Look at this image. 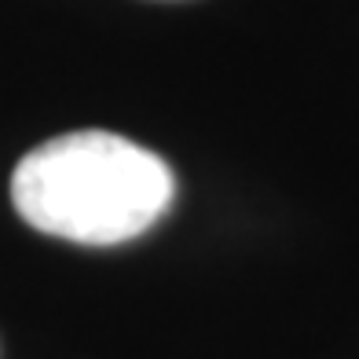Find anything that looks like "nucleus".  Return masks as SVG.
I'll use <instances>...</instances> for the list:
<instances>
[{
	"label": "nucleus",
	"instance_id": "1",
	"mask_svg": "<svg viewBox=\"0 0 359 359\" xmlns=\"http://www.w3.org/2000/svg\"><path fill=\"white\" fill-rule=\"evenodd\" d=\"M176 180L165 158L118 133H67L29 151L11 176L19 217L81 246H121L161 220Z\"/></svg>",
	"mask_w": 359,
	"mask_h": 359
}]
</instances>
